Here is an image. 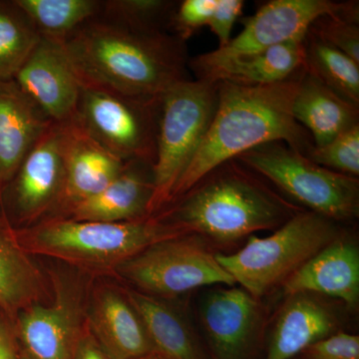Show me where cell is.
Wrapping results in <instances>:
<instances>
[{"mask_svg":"<svg viewBox=\"0 0 359 359\" xmlns=\"http://www.w3.org/2000/svg\"><path fill=\"white\" fill-rule=\"evenodd\" d=\"M80 84L127 96L161 97L189 77L186 41L96 18L63 42Z\"/></svg>","mask_w":359,"mask_h":359,"instance_id":"obj_1","label":"cell"},{"mask_svg":"<svg viewBox=\"0 0 359 359\" xmlns=\"http://www.w3.org/2000/svg\"><path fill=\"white\" fill-rule=\"evenodd\" d=\"M304 71L285 81L261 86L217 82L218 104L211 125L175 185L168 205L219 165L264 144L283 142L306 156L313 139L292 115Z\"/></svg>","mask_w":359,"mask_h":359,"instance_id":"obj_2","label":"cell"},{"mask_svg":"<svg viewBox=\"0 0 359 359\" xmlns=\"http://www.w3.org/2000/svg\"><path fill=\"white\" fill-rule=\"evenodd\" d=\"M304 211L233 159L212 169L155 216L210 245H228L278 229Z\"/></svg>","mask_w":359,"mask_h":359,"instance_id":"obj_3","label":"cell"},{"mask_svg":"<svg viewBox=\"0 0 359 359\" xmlns=\"http://www.w3.org/2000/svg\"><path fill=\"white\" fill-rule=\"evenodd\" d=\"M14 235L30 256L57 259L90 276L115 275L123 263L151 245L185 233L156 216L123 223L52 217L14 228Z\"/></svg>","mask_w":359,"mask_h":359,"instance_id":"obj_4","label":"cell"},{"mask_svg":"<svg viewBox=\"0 0 359 359\" xmlns=\"http://www.w3.org/2000/svg\"><path fill=\"white\" fill-rule=\"evenodd\" d=\"M337 224L304 210L268 237L252 235L237 252H217V259L236 285L261 299L339 237Z\"/></svg>","mask_w":359,"mask_h":359,"instance_id":"obj_5","label":"cell"},{"mask_svg":"<svg viewBox=\"0 0 359 359\" xmlns=\"http://www.w3.org/2000/svg\"><path fill=\"white\" fill-rule=\"evenodd\" d=\"M218 104L217 82L186 80L162 97L150 217L162 211L204 139Z\"/></svg>","mask_w":359,"mask_h":359,"instance_id":"obj_6","label":"cell"},{"mask_svg":"<svg viewBox=\"0 0 359 359\" xmlns=\"http://www.w3.org/2000/svg\"><path fill=\"white\" fill-rule=\"evenodd\" d=\"M236 159L309 212L337 223L358 217V179L320 166L283 142L264 144Z\"/></svg>","mask_w":359,"mask_h":359,"instance_id":"obj_7","label":"cell"},{"mask_svg":"<svg viewBox=\"0 0 359 359\" xmlns=\"http://www.w3.org/2000/svg\"><path fill=\"white\" fill-rule=\"evenodd\" d=\"M323 15L359 22L358 1L271 0L243 21L242 32L224 47L189 61L198 80H207L222 66L290 40L306 39L311 25Z\"/></svg>","mask_w":359,"mask_h":359,"instance_id":"obj_8","label":"cell"},{"mask_svg":"<svg viewBox=\"0 0 359 359\" xmlns=\"http://www.w3.org/2000/svg\"><path fill=\"white\" fill-rule=\"evenodd\" d=\"M131 289L172 299L205 287L236 285L217 259V252L197 235L160 241L116 269Z\"/></svg>","mask_w":359,"mask_h":359,"instance_id":"obj_9","label":"cell"},{"mask_svg":"<svg viewBox=\"0 0 359 359\" xmlns=\"http://www.w3.org/2000/svg\"><path fill=\"white\" fill-rule=\"evenodd\" d=\"M162 97L122 95L81 85L74 119L120 159L154 166Z\"/></svg>","mask_w":359,"mask_h":359,"instance_id":"obj_10","label":"cell"},{"mask_svg":"<svg viewBox=\"0 0 359 359\" xmlns=\"http://www.w3.org/2000/svg\"><path fill=\"white\" fill-rule=\"evenodd\" d=\"M47 273L51 299L18 316L13 323L16 337L30 359H75L90 287L76 271L55 269Z\"/></svg>","mask_w":359,"mask_h":359,"instance_id":"obj_11","label":"cell"},{"mask_svg":"<svg viewBox=\"0 0 359 359\" xmlns=\"http://www.w3.org/2000/svg\"><path fill=\"white\" fill-rule=\"evenodd\" d=\"M201 337L211 359H259L266 340L261 299L241 287L215 285L198 309Z\"/></svg>","mask_w":359,"mask_h":359,"instance_id":"obj_12","label":"cell"},{"mask_svg":"<svg viewBox=\"0 0 359 359\" xmlns=\"http://www.w3.org/2000/svg\"><path fill=\"white\" fill-rule=\"evenodd\" d=\"M67 123H52L4 191L15 221L28 228L53 216L65 182ZM1 197V199H2Z\"/></svg>","mask_w":359,"mask_h":359,"instance_id":"obj_13","label":"cell"},{"mask_svg":"<svg viewBox=\"0 0 359 359\" xmlns=\"http://www.w3.org/2000/svg\"><path fill=\"white\" fill-rule=\"evenodd\" d=\"M13 80L52 123L76 117L81 84L62 44L40 39Z\"/></svg>","mask_w":359,"mask_h":359,"instance_id":"obj_14","label":"cell"},{"mask_svg":"<svg viewBox=\"0 0 359 359\" xmlns=\"http://www.w3.org/2000/svg\"><path fill=\"white\" fill-rule=\"evenodd\" d=\"M85 321L110 358L138 359L154 353L143 321L123 287L102 283L89 290Z\"/></svg>","mask_w":359,"mask_h":359,"instance_id":"obj_15","label":"cell"},{"mask_svg":"<svg viewBox=\"0 0 359 359\" xmlns=\"http://www.w3.org/2000/svg\"><path fill=\"white\" fill-rule=\"evenodd\" d=\"M280 289L285 297L316 294L355 309L359 302V249L355 241L339 235L290 276Z\"/></svg>","mask_w":359,"mask_h":359,"instance_id":"obj_16","label":"cell"},{"mask_svg":"<svg viewBox=\"0 0 359 359\" xmlns=\"http://www.w3.org/2000/svg\"><path fill=\"white\" fill-rule=\"evenodd\" d=\"M325 297L311 294L285 297L276 314L262 359H295L309 346L339 332V316Z\"/></svg>","mask_w":359,"mask_h":359,"instance_id":"obj_17","label":"cell"},{"mask_svg":"<svg viewBox=\"0 0 359 359\" xmlns=\"http://www.w3.org/2000/svg\"><path fill=\"white\" fill-rule=\"evenodd\" d=\"M126 163L94 140L76 120L68 122L65 182L52 217L65 216L78 203L102 191L121 173Z\"/></svg>","mask_w":359,"mask_h":359,"instance_id":"obj_18","label":"cell"},{"mask_svg":"<svg viewBox=\"0 0 359 359\" xmlns=\"http://www.w3.org/2000/svg\"><path fill=\"white\" fill-rule=\"evenodd\" d=\"M153 194V165L143 161H129L109 185L78 203L63 217L102 223L138 221L150 217Z\"/></svg>","mask_w":359,"mask_h":359,"instance_id":"obj_19","label":"cell"},{"mask_svg":"<svg viewBox=\"0 0 359 359\" xmlns=\"http://www.w3.org/2000/svg\"><path fill=\"white\" fill-rule=\"evenodd\" d=\"M51 124L13 80L0 81V201L26 155Z\"/></svg>","mask_w":359,"mask_h":359,"instance_id":"obj_20","label":"cell"},{"mask_svg":"<svg viewBox=\"0 0 359 359\" xmlns=\"http://www.w3.org/2000/svg\"><path fill=\"white\" fill-rule=\"evenodd\" d=\"M18 244L13 224L0 217V311L13 323L26 309L52 297L48 273Z\"/></svg>","mask_w":359,"mask_h":359,"instance_id":"obj_21","label":"cell"},{"mask_svg":"<svg viewBox=\"0 0 359 359\" xmlns=\"http://www.w3.org/2000/svg\"><path fill=\"white\" fill-rule=\"evenodd\" d=\"M143 321L156 355L162 359H211L187 314L170 299L123 287Z\"/></svg>","mask_w":359,"mask_h":359,"instance_id":"obj_22","label":"cell"},{"mask_svg":"<svg viewBox=\"0 0 359 359\" xmlns=\"http://www.w3.org/2000/svg\"><path fill=\"white\" fill-rule=\"evenodd\" d=\"M292 115L311 135L316 147L359 124L358 106L337 95L306 71L292 103Z\"/></svg>","mask_w":359,"mask_h":359,"instance_id":"obj_23","label":"cell"},{"mask_svg":"<svg viewBox=\"0 0 359 359\" xmlns=\"http://www.w3.org/2000/svg\"><path fill=\"white\" fill-rule=\"evenodd\" d=\"M306 39L290 40L222 66L205 81L261 86L285 81L304 69Z\"/></svg>","mask_w":359,"mask_h":359,"instance_id":"obj_24","label":"cell"},{"mask_svg":"<svg viewBox=\"0 0 359 359\" xmlns=\"http://www.w3.org/2000/svg\"><path fill=\"white\" fill-rule=\"evenodd\" d=\"M40 39L63 43L88 21L100 15V0H14Z\"/></svg>","mask_w":359,"mask_h":359,"instance_id":"obj_25","label":"cell"},{"mask_svg":"<svg viewBox=\"0 0 359 359\" xmlns=\"http://www.w3.org/2000/svg\"><path fill=\"white\" fill-rule=\"evenodd\" d=\"M304 71L359 107V63L309 32L306 36Z\"/></svg>","mask_w":359,"mask_h":359,"instance_id":"obj_26","label":"cell"},{"mask_svg":"<svg viewBox=\"0 0 359 359\" xmlns=\"http://www.w3.org/2000/svg\"><path fill=\"white\" fill-rule=\"evenodd\" d=\"M40 36L14 0H0V81L13 80Z\"/></svg>","mask_w":359,"mask_h":359,"instance_id":"obj_27","label":"cell"},{"mask_svg":"<svg viewBox=\"0 0 359 359\" xmlns=\"http://www.w3.org/2000/svg\"><path fill=\"white\" fill-rule=\"evenodd\" d=\"M176 6L170 0H106L98 18L133 32H168Z\"/></svg>","mask_w":359,"mask_h":359,"instance_id":"obj_28","label":"cell"},{"mask_svg":"<svg viewBox=\"0 0 359 359\" xmlns=\"http://www.w3.org/2000/svg\"><path fill=\"white\" fill-rule=\"evenodd\" d=\"M306 157L316 164L346 176L359 175V124L335 137L325 145L313 146Z\"/></svg>","mask_w":359,"mask_h":359,"instance_id":"obj_29","label":"cell"},{"mask_svg":"<svg viewBox=\"0 0 359 359\" xmlns=\"http://www.w3.org/2000/svg\"><path fill=\"white\" fill-rule=\"evenodd\" d=\"M309 32L359 63L358 23L335 16L323 15L314 21Z\"/></svg>","mask_w":359,"mask_h":359,"instance_id":"obj_30","label":"cell"},{"mask_svg":"<svg viewBox=\"0 0 359 359\" xmlns=\"http://www.w3.org/2000/svg\"><path fill=\"white\" fill-rule=\"evenodd\" d=\"M218 0H184L177 2L168 32L180 39L187 40L203 26H208Z\"/></svg>","mask_w":359,"mask_h":359,"instance_id":"obj_31","label":"cell"},{"mask_svg":"<svg viewBox=\"0 0 359 359\" xmlns=\"http://www.w3.org/2000/svg\"><path fill=\"white\" fill-rule=\"evenodd\" d=\"M297 359H359V337L339 330L304 349Z\"/></svg>","mask_w":359,"mask_h":359,"instance_id":"obj_32","label":"cell"},{"mask_svg":"<svg viewBox=\"0 0 359 359\" xmlns=\"http://www.w3.org/2000/svg\"><path fill=\"white\" fill-rule=\"evenodd\" d=\"M245 2L243 0H218L209 21L210 30L219 41V47L226 46L231 39L233 25L242 15Z\"/></svg>","mask_w":359,"mask_h":359,"instance_id":"obj_33","label":"cell"},{"mask_svg":"<svg viewBox=\"0 0 359 359\" xmlns=\"http://www.w3.org/2000/svg\"><path fill=\"white\" fill-rule=\"evenodd\" d=\"M0 359H20L14 323L0 311Z\"/></svg>","mask_w":359,"mask_h":359,"instance_id":"obj_34","label":"cell"},{"mask_svg":"<svg viewBox=\"0 0 359 359\" xmlns=\"http://www.w3.org/2000/svg\"><path fill=\"white\" fill-rule=\"evenodd\" d=\"M75 359H112L104 353L90 334L88 328L86 327V321H85L83 332L78 342Z\"/></svg>","mask_w":359,"mask_h":359,"instance_id":"obj_35","label":"cell"},{"mask_svg":"<svg viewBox=\"0 0 359 359\" xmlns=\"http://www.w3.org/2000/svg\"><path fill=\"white\" fill-rule=\"evenodd\" d=\"M138 359H162V358H160L159 356L156 355L155 353H151V354H148V355L143 356V358H140Z\"/></svg>","mask_w":359,"mask_h":359,"instance_id":"obj_36","label":"cell"},{"mask_svg":"<svg viewBox=\"0 0 359 359\" xmlns=\"http://www.w3.org/2000/svg\"><path fill=\"white\" fill-rule=\"evenodd\" d=\"M20 359H30L29 358H28L27 354H26L25 353V351H23L22 349H21V347H20Z\"/></svg>","mask_w":359,"mask_h":359,"instance_id":"obj_37","label":"cell"},{"mask_svg":"<svg viewBox=\"0 0 359 359\" xmlns=\"http://www.w3.org/2000/svg\"><path fill=\"white\" fill-rule=\"evenodd\" d=\"M2 212H0V217H1Z\"/></svg>","mask_w":359,"mask_h":359,"instance_id":"obj_38","label":"cell"},{"mask_svg":"<svg viewBox=\"0 0 359 359\" xmlns=\"http://www.w3.org/2000/svg\"><path fill=\"white\" fill-rule=\"evenodd\" d=\"M295 359H297V358H295Z\"/></svg>","mask_w":359,"mask_h":359,"instance_id":"obj_39","label":"cell"}]
</instances>
